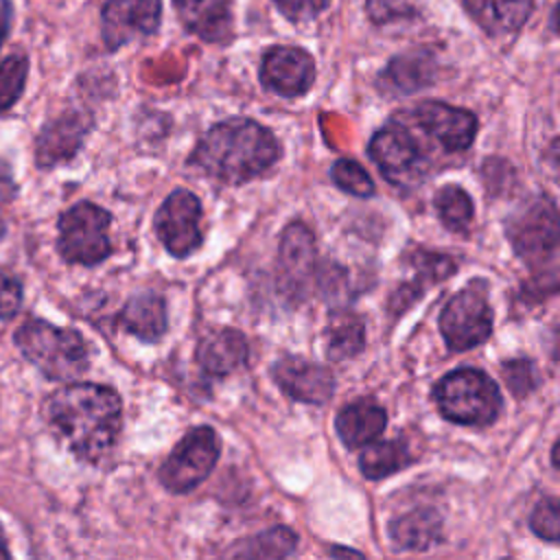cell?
I'll use <instances>...</instances> for the list:
<instances>
[{"label":"cell","instance_id":"1","mask_svg":"<svg viewBox=\"0 0 560 560\" xmlns=\"http://www.w3.org/2000/svg\"><path fill=\"white\" fill-rule=\"evenodd\" d=\"M44 416L79 459L98 462L118 440L122 402L107 385L72 383L46 398Z\"/></svg>","mask_w":560,"mask_h":560},{"label":"cell","instance_id":"2","mask_svg":"<svg viewBox=\"0 0 560 560\" xmlns=\"http://www.w3.org/2000/svg\"><path fill=\"white\" fill-rule=\"evenodd\" d=\"M280 155L276 136L252 118H230L210 127L190 164L223 184H243L269 171Z\"/></svg>","mask_w":560,"mask_h":560},{"label":"cell","instance_id":"3","mask_svg":"<svg viewBox=\"0 0 560 560\" xmlns=\"http://www.w3.org/2000/svg\"><path fill=\"white\" fill-rule=\"evenodd\" d=\"M22 354L48 378L72 381L88 370L85 339L72 328H57L44 319H28L15 332Z\"/></svg>","mask_w":560,"mask_h":560},{"label":"cell","instance_id":"4","mask_svg":"<svg viewBox=\"0 0 560 560\" xmlns=\"http://www.w3.org/2000/svg\"><path fill=\"white\" fill-rule=\"evenodd\" d=\"M440 413L457 424H490L501 411V392L481 370L459 368L444 374L433 389Z\"/></svg>","mask_w":560,"mask_h":560},{"label":"cell","instance_id":"5","mask_svg":"<svg viewBox=\"0 0 560 560\" xmlns=\"http://www.w3.org/2000/svg\"><path fill=\"white\" fill-rule=\"evenodd\" d=\"M112 217L96 203L81 201L59 217L57 247L63 260L74 265H98L112 254Z\"/></svg>","mask_w":560,"mask_h":560},{"label":"cell","instance_id":"6","mask_svg":"<svg viewBox=\"0 0 560 560\" xmlns=\"http://www.w3.org/2000/svg\"><path fill=\"white\" fill-rule=\"evenodd\" d=\"M221 453L219 435L212 427L190 429L160 466V481L171 492L197 488L217 466Z\"/></svg>","mask_w":560,"mask_h":560},{"label":"cell","instance_id":"7","mask_svg":"<svg viewBox=\"0 0 560 560\" xmlns=\"http://www.w3.org/2000/svg\"><path fill=\"white\" fill-rule=\"evenodd\" d=\"M440 332L455 352L481 346L492 335V308L486 293L475 284L457 291L440 313Z\"/></svg>","mask_w":560,"mask_h":560},{"label":"cell","instance_id":"8","mask_svg":"<svg viewBox=\"0 0 560 560\" xmlns=\"http://www.w3.org/2000/svg\"><path fill=\"white\" fill-rule=\"evenodd\" d=\"M508 238L516 254L529 265H556L558 210L547 197L534 199L508 221Z\"/></svg>","mask_w":560,"mask_h":560},{"label":"cell","instance_id":"9","mask_svg":"<svg viewBox=\"0 0 560 560\" xmlns=\"http://www.w3.org/2000/svg\"><path fill=\"white\" fill-rule=\"evenodd\" d=\"M368 151L381 173L396 186H407L424 177V155L416 136L402 122H392L378 129L372 136Z\"/></svg>","mask_w":560,"mask_h":560},{"label":"cell","instance_id":"10","mask_svg":"<svg viewBox=\"0 0 560 560\" xmlns=\"http://www.w3.org/2000/svg\"><path fill=\"white\" fill-rule=\"evenodd\" d=\"M155 234L177 258L192 254L201 241V201L186 188H175L155 212Z\"/></svg>","mask_w":560,"mask_h":560},{"label":"cell","instance_id":"11","mask_svg":"<svg viewBox=\"0 0 560 560\" xmlns=\"http://www.w3.org/2000/svg\"><path fill=\"white\" fill-rule=\"evenodd\" d=\"M405 118L407 125L420 129L448 153L466 151L477 136V118L472 112L440 101H422L405 112Z\"/></svg>","mask_w":560,"mask_h":560},{"label":"cell","instance_id":"12","mask_svg":"<svg viewBox=\"0 0 560 560\" xmlns=\"http://www.w3.org/2000/svg\"><path fill=\"white\" fill-rule=\"evenodd\" d=\"M160 18L162 0H107L101 13L103 42L116 50L131 39L149 37L158 31Z\"/></svg>","mask_w":560,"mask_h":560},{"label":"cell","instance_id":"13","mask_svg":"<svg viewBox=\"0 0 560 560\" xmlns=\"http://www.w3.org/2000/svg\"><path fill=\"white\" fill-rule=\"evenodd\" d=\"M315 81L313 57L295 46H273L262 55L260 83L280 96H300Z\"/></svg>","mask_w":560,"mask_h":560},{"label":"cell","instance_id":"14","mask_svg":"<svg viewBox=\"0 0 560 560\" xmlns=\"http://www.w3.org/2000/svg\"><path fill=\"white\" fill-rule=\"evenodd\" d=\"M271 376L289 398L306 405H326L335 394L332 372L304 357H284L276 361Z\"/></svg>","mask_w":560,"mask_h":560},{"label":"cell","instance_id":"15","mask_svg":"<svg viewBox=\"0 0 560 560\" xmlns=\"http://www.w3.org/2000/svg\"><path fill=\"white\" fill-rule=\"evenodd\" d=\"M315 269V238L304 223H289L280 236L278 273L289 295L302 298Z\"/></svg>","mask_w":560,"mask_h":560},{"label":"cell","instance_id":"16","mask_svg":"<svg viewBox=\"0 0 560 560\" xmlns=\"http://www.w3.org/2000/svg\"><path fill=\"white\" fill-rule=\"evenodd\" d=\"M90 131V116L81 112H66L52 122H48L35 142L37 166L50 168L70 160L83 144L85 133Z\"/></svg>","mask_w":560,"mask_h":560},{"label":"cell","instance_id":"17","mask_svg":"<svg viewBox=\"0 0 560 560\" xmlns=\"http://www.w3.org/2000/svg\"><path fill=\"white\" fill-rule=\"evenodd\" d=\"M247 339L236 328H217L197 343V363L210 376H225L247 363Z\"/></svg>","mask_w":560,"mask_h":560},{"label":"cell","instance_id":"18","mask_svg":"<svg viewBox=\"0 0 560 560\" xmlns=\"http://www.w3.org/2000/svg\"><path fill=\"white\" fill-rule=\"evenodd\" d=\"M186 31L203 42H225L232 33L230 0H173Z\"/></svg>","mask_w":560,"mask_h":560},{"label":"cell","instance_id":"19","mask_svg":"<svg viewBox=\"0 0 560 560\" xmlns=\"http://www.w3.org/2000/svg\"><path fill=\"white\" fill-rule=\"evenodd\" d=\"M118 324L136 335L140 341L153 343L166 332V304L164 298L153 291H142L122 306L118 315Z\"/></svg>","mask_w":560,"mask_h":560},{"label":"cell","instance_id":"20","mask_svg":"<svg viewBox=\"0 0 560 560\" xmlns=\"http://www.w3.org/2000/svg\"><path fill=\"white\" fill-rule=\"evenodd\" d=\"M385 424L387 413L374 400H357L352 405H346L335 420V429L341 442L350 448L374 442L385 431Z\"/></svg>","mask_w":560,"mask_h":560},{"label":"cell","instance_id":"21","mask_svg":"<svg viewBox=\"0 0 560 560\" xmlns=\"http://www.w3.org/2000/svg\"><path fill=\"white\" fill-rule=\"evenodd\" d=\"M464 7L488 35H508L527 22L534 0H464Z\"/></svg>","mask_w":560,"mask_h":560},{"label":"cell","instance_id":"22","mask_svg":"<svg viewBox=\"0 0 560 560\" xmlns=\"http://www.w3.org/2000/svg\"><path fill=\"white\" fill-rule=\"evenodd\" d=\"M389 538L402 551L429 549L442 538V516L433 508H416L392 521Z\"/></svg>","mask_w":560,"mask_h":560},{"label":"cell","instance_id":"23","mask_svg":"<svg viewBox=\"0 0 560 560\" xmlns=\"http://www.w3.org/2000/svg\"><path fill=\"white\" fill-rule=\"evenodd\" d=\"M381 88L392 94H411L435 79V61L429 52L416 50L394 57L378 77Z\"/></svg>","mask_w":560,"mask_h":560},{"label":"cell","instance_id":"24","mask_svg":"<svg viewBox=\"0 0 560 560\" xmlns=\"http://www.w3.org/2000/svg\"><path fill=\"white\" fill-rule=\"evenodd\" d=\"M411 462H413V455L407 442L396 438V440H383L376 444L370 442V446L359 457V468L368 479H383L407 468Z\"/></svg>","mask_w":560,"mask_h":560},{"label":"cell","instance_id":"25","mask_svg":"<svg viewBox=\"0 0 560 560\" xmlns=\"http://www.w3.org/2000/svg\"><path fill=\"white\" fill-rule=\"evenodd\" d=\"M365 346V322L357 313H337L326 328V352L332 361L359 354Z\"/></svg>","mask_w":560,"mask_h":560},{"label":"cell","instance_id":"26","mask_svg":"<svg viewBox=\"0 0 560 560\" xmlns=\"http://www.w3.org/2000/svg\"><path fill=\"white\" fill-rule=\"evenodd\" d=\"M298 547V536L284 525H276L254 538L238 542V547L230 549V556L241 558H284L291 556Z\"/></svg>","mask_w":560,"mask_h":560},{"label":"cell","instance_id":"27","mask_svg":"<svg viewBox=\"0 0 560 560\" xmlns=\"http://www.w3.org/2000/svg\"><path fill=\"white\" fill-rule=\"evenodd\" d=\"M433 203H435L440 221L453 232L466 230L468 223L472 221V199L468 197V192L462 186H455V184L442 186L438 190Z\"/></svg>","mask_w":560,"mask_h":560},{"label":"cell","instance_id":"28","mask_svg":"<svg viewBox=\"0 0 560 560\" xmlns=\"http://www.w3.org/2000/svg\"><path fill=\"white\" fill-rule=\"evenodd\" d=\"M28 74L24 55H11L0 63V112H7L22 94Z\"/></svg>","mask_w":560,"mask_h":560},{"label":"cell","instance_id":"29","mask_svg":"<svg viewBox=\"0 0 560 560\" xmlns=\"http://www.w3.org/2000/svg\"><path fill=\"white\" fill-rule=\"evenodd\" d=\"M330 177L337 184V188L354 195V197H370L374 192V182L368 175V171L348 158H339L332 168H330Z\"/></svg>","mask_w":560,"mask_h":560},{"label":"cell","instance_id":"30","mask_svg":"<svg viewBox=\"0 0 560 560\" xmlns=\"http://www.w3.org/2000/svg\"><path fill=\"white\" fill-rule=\"evenodd\" d=\"M558 499L549 497L536 505V510L529 516V527L536 536L549 542L560 540V514H558Z\"/></svg>","mask_w":560,"mask_h":560},{"label":"cell","instance_id":"31","mask_svg":"<svg viewBox=\"0 0 560 560\" xmlns=\"http://www.w3.org/2000/svg\"><path fill=\"white\" fill-rule=\"evenodd\" d=\"M501 376L510 392L516 398H525L534 387H536V376H534V365L527 359H514L503 363Z\"/></svg>","mask_w":560,"mask_h":560},{"label":"cell","instance_id":"32","mask_svg":"<svg viewBox=\"0 0 560 560\" xmlns=\"http://www.w3.org/2000/svg\"><path fill=\"white\" fill-rule=\"evenodd\" d=\"M22 306V282L0 267V319L13 317Z\"/></svg>","mask_w":560,"mask_h":560},{"label":"cell","instance_id":"33","mask_svg":"<svg viewBox=\"0 0 560 560\" xmlns=\"http://www.w3.org/2000/svg\"><path fill=\"white\" fill-rule=\"evenodd\" d=\"M365 7L374 22H392L416 11L413 0H365Z\"/></svg>","mask_w":560,"mask_h":560},{"label":"cell","instance_id":"34","mask_svg":"<svg viewBox=\"0 0 560 560\" xmlns=\"http://www.w3.org/2000/svg\"><path fill=\"white\" fill-rule=\"evenodd\" d=\"M284 18L291 22H306L317 18L330 0H273Z\"/></svg>","mask_w":560,"mask_h":560},{"label":"cell","instance_id":"35","mask_svg":"<svg viewBox=\"0 0 560 560\" xmlns=\"http://www.w3.org/2000/svg\"><path fill=\"white\" fill-rule=\"evenodd\" d=\"M330 553H332V556H335V553H346V556H359V551H352V549H332Z\"/></svg>","mask_w":560,"mask_h":560},{"label":"cell","instance_id":"36","mask_svg":"<svg viewBox=\"0 0 560 560\" xmlns=\"http://www.w3.org/2000/svg\"><path fill=\"white\" fill-rule=\"evenodd\" d=\"M9 553H11L9 547H7V545L2 542V538H0V558H9Z\"/></svg>","mask_w":560,"mask_h":560},{"label":"cell","instance_id":"37","mask_svg":"<svg viewBox=\"0 0 560 560\" xmlns=\"http://www.w3.org/2000/svg\"><path fill=\"white\" fill-rule=\"evenodd\" d=\"M7 26H9L7 20H2V22H0V46H2V37L7 35Z\"/></svg>","mask_w":560,"mask_h":560},{"label":"cell","instance_id":"38","mask_svg":"<svg viewBox=\"0 0 560 560\" xmlns=\"http://www.w3.org/2000/svg\"><path fill=\"white\" fill-rule=\"evenodd\" d=\"M2 236H4V221L0 219V238H2Z\"/></svg>","mask_w":560,"mask_h":560}]
</instances>
